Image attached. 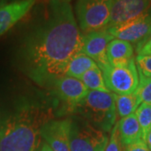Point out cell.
Instances as JSON below:
<instances>
[{
	"label": "cell",
	"instance_id": "ac0fdd59",
	"mask_svg": "<svg viewBox=\"0 0 151 151\" xmlns=\"http://www.w3.org/2000/svg\"><path fill=\"white\" fill-rule=\"evenodd\" d=\"M134 113L140 125L143 139L145 141L146 135L151 129V105L142 103Z\"/></svg>",
	"mask_w": 151,
	"mask_h": 151
},
{
	"label": "cell",
	"instance_id": "9a60e30c",
	"mask_svg": "<svg viewBox=\"0 0 151 151\" xmlns=\"http://www.w3.org/2000/svg\"><path fill=\"white\" fill-rule=\"evenodd\" d=\"M113 94L116 104L117 114L121 119L134 113L137 108L142 103L136 91L124 95H119L114 93Z\"/></svg>",
	"mask_w": 151,
	"mask_h": 151
},
{
	"label": "cell",
	"instance_id": "5b68a950",
	"mask_svg": "<svg viewBox=\"0 0 151 151\" xmlns=\"http://www.w3.org/2000/svg\"><path fill=\"white\" fill-rule=\"evenodd\" d=\"M113 0H77L76 15L83 34L103 29L110 19Z\"/></svg>",
	"mask_w": 151,
	"mask_h": 151
},
{
	"label": "cell",
	"instance_id": "277c9868",
	"mask_svg": "<svg viewBox=\"0 0 151 151\" xmlns=\"http://www.w3.org/2000/svg\"><path fill=\"white\" fill-rule=\"evenodd\" d=\"M70 119V151H104L108 145V136L81 117Z\"/></svg>",
	"mask_w": 151,
	"mask_h": 151
},
{
	"label": "cell",
	"instance_id": "5bb4252c",
	"mask_svg": "<svg viewBox=\"0 0 151 151\" xmlns=\"http://www.w3.org/2000/svg\"><path fill=\"white\" fill-rule=\"evenodd\" d=\"M119 137L124 147L138 141L144 140L140 125L135 113L121 119L118 123Z\"/></svg>",
	"mask_w": 151,
	"mask_h": 151
},
{
	"label": "cell",
	"instance_id": "603a6c76",
	"mask_svg": "<svg viewBox=\"0 0 151 151\" xmlns=\"http://www.w3.org/2000/svg\"><path fill=\"white\" fill-rule=\"evenodd\" d=\"M124 151H151L144 140L138 141L125 147Z\"/></svg>",
	"mask_w": 151,
	"mask_h": 151
},
{
	"label": "cell",
	"instance_id": "484cf974",
	"mask_svg": "<svg viewBox=\"0 0 151 151\" xmlns=\"http://www.w3.org/2000/svg\"><path fill=\"white\" fill-rule=\"evenodd\" d=\"M8 2H9V0H0V7L8 4Z\"/></svg>",
	"mask_w": 151,
	"mask_h": 151
},
{
	"label": "cell",
	"instance_id": "8fae6325",
	"mask_svg": "<svg viewBox=\"0 0 151 151\" xmlns=\"http://www.w3.org/2000/svg\"><path fill=\"white\" fill-rule=\"evenodd\" d=\"M70 119H52L45 124L41 136L53 151H70Z\"/></svg>",
	"mask_w": 151,
	"mask_h": 151
},
{
	"label": "cell",
	"instance_id": "cb8c5ba5",
	"mask_svg": "<svg viewBox=\"0 0 151 151\" xmlns=\"http://www.w3.org/2000/svg\"><path fill=\"white\" fill-rule=\"evenodd\" d=\"M145 142L146 143V145L148 146V148L151 150V129L150 130V132L147 134L145 137Z\"/></svg>",
	"mask_w": 151,
	"mask_h": 151
},
{
	"label": "cell",
	"instance_id": "9c48e42d",
	"mask_svg": "<svg viewBox=\"0 0 151 151\" xmlns=\"http://www.w3.org/2000/svg\"><path fill=\"white\" fill-rule=\"evenodd\" d=\"M113 39L114 37L107 29L84 34L81 53L92 58L97 63V66L102 68L109 64L107 57V47Z\"/></svg>",
	"mask_w": 151,
	"mask_h": 151
},
{
	"label": "cell",
	"instance_id": "2e32d148",
	"mask_svg": "<svg viewBox=\"0 0 151 151\" xmlns=\"http://www.w3.org/2000/svg\"><path fill=\"white\" fill-rule=\"evenodd\" d=\"M96 66H97V63L92 58L80 52L69 62L65 69V76L80 80L85 72Z\"/></svg>",
	"mask_w": 151,
	"mask_h": 151
},
{
	"label": "cell",
	"instance_id": "e0dca14e",
	"mask_svg": "<svg viewBox=\"0 0 151 151\" xmlns=\"http://www.w3.org/2000/svg\"><path fill=\"white\" fill-rule=\"evenodd\" d=\"M80 80L89 91L111 92L106 86L103 72L98 66L87 70L83 74Z\"/></svg>",
	"mask_w": 151,
	"mask_h": 151
},
{
	"label": "cell",
	"instance_id": "44dd1931",
	"mask_svg": "<svg viewBox=\"0 0 151 151\" xmlns=\"http://www.w3.org/2000/svg\"><path fill=\"white\" fill-rule=\"evenodd\" d=\"M124 146L123 145L119 137L118 123H116L111 130L110 138L104 151H124Z\"/></svg>",
	"mask_w": 151,
	"mask_h": 151
},
{
	"label": "cell",
	"instance_id": "3957f363",
	"mask_svg": "<svg viewBox=\"0 0 151 151\" xmlns=\"http://www.w3.org/2000/svg\"><path fill=\"white\" fill-rule=\"evenodd\" d=\"M72 113H77L78 116L106 133L111 132L117 123L118 114L112 92L88 91Z\"/></svg>",
	"mask_w": 151,
	"mask_h": 151
},
{
	"label": "cell",
	"instance_id": "ffe728a7",
	"mask_svg": "<svg viewBox=\"0 0 151 151\" xmlns=\"http://www.w3.org/2000/svg\"><path fill=\"white\" fill-rule=\"evenodd\" d=\"M136 92L140 98L141 103L151 105V78H139Z\"/></svg>",
	"mask_w": 151,
	"mask_h": 151
},
{
	"label": "cell",
	"instance_id": "d6986e66",
	"mask_svg": "<svg viewBox=\"0 0 151 151\" xmlns=\"http://www.w3.org/2000/svg\"><path fill=\"white\" fill-rule=\"evenodd\" d=\"M135 64L139 78H151V55H137Z\"/></svg>",
	"mask_w": 151,
	"mask_h": 151
},
{
	"label": "cell",
	"instance_id": "7c38bea8",
	"mask_svg": "<svg viewBox=\"0 0 151 151\" xmlns=\"http://www.w3.org/2000/svg\"><path fill=\"white\" fill-rule=\"evenodd\" d=\"M36 0H14L0 7V37L31 10Z\"/></svg>",
	"mask_w": 151,
	"mask_h": 151
},
{
	"label": "cell",
	"instance_id": "7402d4cb",
	"mask_svg": "<svg viewBox=\"0 0 151 151\" xmlns=\"http://www.w3.org/2000/svg\"><path fill=\"white\" fill-rule=\"evenodd\" d=\"M137 55H151V36L136 48Z\"/></svg>",
	"mask_w": 151,
	"mask_h": 151
},
{
	"label": "cell",
	"instance_id": "30bf717a",
	"mask_svg": "<svg viewBox=\"0 0 151 151\" xmlns=\"http://www.w3.org/2000/svg\"><path fill=\"white\" fill-rule=\"evenodd\" d=\"M51 84L55 95L68 107L70 112L86 97L89 91L81 80L66 76L57 78Z\"/></svg>",
	"mask_w": 151,
	"mask_h": 151
},
{
	"label": "cell",
	"instance_id": "83f0119b",
	"mask_svg": "<svg viewBox=\"0 0 151 151\" xmlns=\"http://www.w3.org/2000/svg\"><path fill=\"white\" fill-rule=\"evenodd\" d=\"M149 1H150V2H151V0H149Z\"/></svg>",
	"mask_w": 151,
	"mask_h": 151
},
{
	"label": "cell",
	"instance_id": "d4e9b609",
	"mask_svg": "<svg viewBox=\"0 0 151 151\" xmlns=\"http://www.w3.org/2000/svg\"><path fill=\"white\" fill-rule=\"evenodd\" d=\"M38 151H53L51 150V148L50 147V146L45 143V142H44L41 144V145L40 147V149H39V150Z\"/></svg>",
	"mask_w": 151,
	"mask_h": 151
},
{
	"label": "cell",
	"instance_id": "4fadbf2b",
	"mask_svg": "<svg viewBox=\"0 0 151 151\" xmlns=\"http://www.w3.org/2000/svg\"><path fill=\"white\" fill-rule=\"evenodd\" d=\"M107 57L112 65H122L134 59L132 44L119 39H113L108 45Z\"/></svg>",
	"mask_w": 151,
	"mask_h": 151
},
{
	"label": "cell",
	"instance_id": "52a82bcc",
	"mask_svg": "<svg viewBox=\"0 0 151 151\" xmlns=\"http://www.w3.org/2000/svg\"><path fill=\"white\" fill-rule=\"evenodd\" d=\"M114 39H119L138 46L151 36V10L131 21L107 29Z\"/></svg>",
	"mask_w": 151,
	"mask_h": 151
},
{
	"label": "cell",
	"instance_id": "4316f807",
	"mask_svg": "<svg viewBox=\"0 0 151 151\" xmlns=\"http://www.w3.org/2000/svg\"><path fill=\"white\" fill-rule=\"evenodd\" d=\"M61 1H65V2H68V3H69L70 0H61Z\"/></svg>",
	"mask_w": 151,
	"mask_h": 151
},
{
	"label": "cell",
	"instance_id": "f1b7e54d",
	"mask_svg": "<svg viewBox=\"0 0 151 151\" xmlns=\"http://www.w3.org/2000/svg\"><path fill=\"white\" fill-rule=\"evenodd\" d=\"M0 126H1V124H0Z\"/></svg>",
	"mask_w": 151,
	"mask_h": 151
},
{
	"label": "cell",
	"instance_id": "6da1fadb",
	"mask_svg": "<svg viewBox=\"0 0 151 151\" xmlns=\"http://www.w3.org/2000/svg\"><path fill=\"white\" fill-rule=\"evenodd\" d=\"M82 36L70 4L50 0L44 19L26 35L20 49L28 76L46 85L65 76L69 62L81 52Z\"/></svg>",
	"mask_w": 151,
	"mask_h": 151
},
{
	"label": "cell",
	"instance_id": "8992f818",
	"mask_svg": "<svg viewBox=\"0 0 151 151\" xmlns=\"http://www.w3.org/2000/svg\"><path fill=\"white\" fill-rule=\"evenodd\" d=\"M108 89L114 94L124 95L136 91L139 77L135 64V58L122 65L110 64L100 68Z\"/></svg>",
	"mask_w": 151,
	"mask_h": 151
},
{
	"label": "cell",
	"instance_id": "7a4b0ae2",
	"mask_svg": "<svg viewBox=\"0 0 151 151\" xmlns=\"http://www.w3.org/2000/svg\"><path fill=\"white\" fill-rule=\"evenodd\" d=\"M54 119L52 109L24 102L0 126V151H38L42 144L41 129Z\"/></svg>",
	"mask_w": 151,
	"mask_h": 151
},
{
	"label": "cell",
	"instance_id": "ba28073f",
	"mask_svg": "<svg viewBox=\"0 0 151 151\" xmlns=\"http://www.w3.org/2000/svg\"><path fill=\"white\" fill-rule=\"evenodd\" d=\"M150 10L149 0H113L110 19L105 29L131 21Z\"/></svg>",
	"mask_w": 151,
	"mask_h": 151
}]
</instances>
